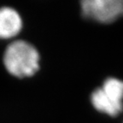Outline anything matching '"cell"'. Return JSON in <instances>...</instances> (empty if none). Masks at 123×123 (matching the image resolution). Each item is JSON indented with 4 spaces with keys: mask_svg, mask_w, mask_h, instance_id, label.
I'll use <instances>...</instances> for the list:
<instances>
[{
    "mask_svg": "<svg viewBox=\"0 0 123 123\" xmlns=\"http://www.w3.org/2000/svg\"><path fill=\"white\" fill-rule=\"evenodd\" d=\"M39 53L34 45L26 40H15L4 52V65L10 74L18 78L33 75L39 68Z\"/></svg>",
    "mask_w": 123,
    "mask_h": 123,
    "instance_id": "1",
    "label": "cell"
},
{
    "mask_svg": "<svg viewBox=\"0 0 123 123\" xmlns=\"http://www.w3.org/2000/svg\"><path fill=\"white\" fill-rule=\"evenodd\" d=\"M91 102L98 111L110 116H117L123 110V80L110 77L102 86L95 89Z\"/></svg>",
    "mask_w": 123,
    "mask_h": 123,
    "instance_id": "2",
    "label": "cell"
},
{
    "mask_svg": "<svg viewBox=\"0 0 123 123\" xmlns=\"http://www.w3.org/2000/svg\"><path fill=\"white\" fill-rule=\"evenodd\" d=\"M82 14L101 23H110L123 16V0H84Z\"/></svg>",
    "mask_w": 123,
    "mask_h": 123,
    "instance_id": "3",
    "label": "cell"
},
{
    "mask_svg": "<svg viewBox=\"0 0 123 123\" xmlns=\"http://www.w3.org/2000/svg\"><path fill=\"white\" fill-rule=\"evenodd\" d=\"M21 28L22 20L20 14L11 7H0V39L14 38Z\"/></svg>",
    "mask_w": 123,
    "mask_h": 123,
    "instance_id": "4",
    "label": "cell"
}]
</instances>
